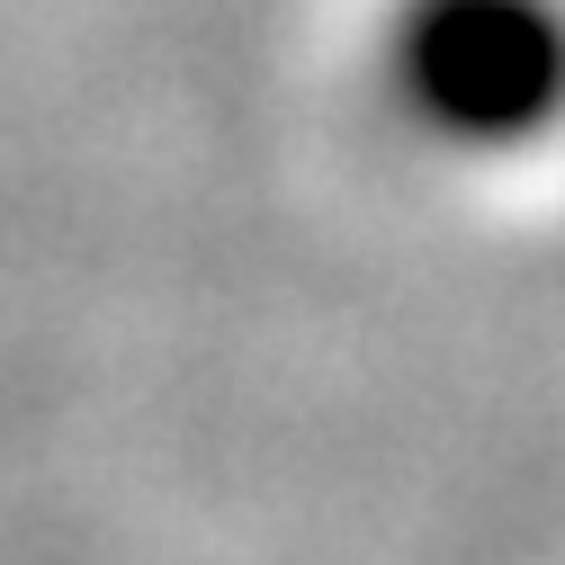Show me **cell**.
Segmentation results:
<instances>
[{"label":"cell","mask_w":565,"mask_h":565,"mask_svg":"<svg viewBox=\"0 0 565 565\" xmlns=\"http://www.w3.org/2000/svg\"><path fill=\"white\" fill-rule=\"evenodd\" d=\"M369 90L431 162H539L565 135V0H386Z\"/></svg>","instance_id":"cell-1"}]
</instances>
